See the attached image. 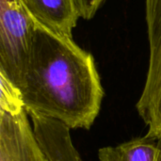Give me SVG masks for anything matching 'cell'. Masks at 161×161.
<instances>
[{
	"label": "cell",
	"mask_w": 161,
	"mask_h": 161,
	"mask_svg": "<svg viewBox=\"0 0 161 161\" xmlns=\"http://www.w3.org/2000/svg\"><path fill=\"white\" fill-rule=\"evenodd\" d=\"M25 109L70 129H90L105 95L93 56L73 38L37 23L30 61L18 86Z\"/></svg>",
	"instance_id": "1"
},
{
	"label": "cell",
	"mask_w": 161,
	"mask_h": 161,
	"mask_svg": "<svg viewBox=\"0 0 161 161\" xmlns=\"http://www.w3.org/2000/svg\"><path fill=\"white\" fill-rule=\"evenodd\" d=\"M36 25L20 0H0V75L17 88L30 61Z\"/></svg>",
	"instance_id": "2"
},
{
	"label": "cell",
	"mask_w": 161,
	"mask_h": 161,
	"mask_svg": "<svg viewBox=\"0 0 161 161\" xmlns=\"http://www.w3.org/2000/svg\"><path fill=\"white\" fill-rule=\"evenodd\" d=\"M149 61L145 84L136 105L147 136L161 138V0H145Z\"/></svg>",
	"instance_id": "3"
},
{
	"label": "cell",
	"mask_w": 161,
	"mask_h": 161,
	"mask_svg": "<svg viewBox=\"0 0 161 161\" xmlns=\"http://www.w3.org/2000/svg\"><path fill=\"white\" fill-rule=\"evenodd\" d=\"M28 117L0 111V161H46Z\"/></svg>",
	"instance_id": "4"
},
{
	"label": "cell",
	"mask_w": 161,
	"mask_h": 161,
	"mask_svg": "<svg viewBox=\"0 0 161 161\" xmlns=\"http://www.w3.org/2000/svg\"><path fill=\"white\" fill-rule=\"evenodd\" d=\"M33 19L48 30L73 38L80 18L75 0H20Z\"/></svg>",
	"instance_id": "5"
},
{
	"label": "cell",
	"mask_w": 161,
	"mask_h": 161,
	"mask_svg": "<svg viewBox=\"0 0 161 161\" xmlns=\"http://www.w3.org/2000/svg\"><path fill=\"white\" fill-rule=\"evenodd\" d=\"M100 161H161V138H135L98 151Z\"/></svg>",
	"instance_id": "6"
},
{
	"label": "cell",
	"mask_w": 161,
	"mask_h": 161,
	"mask_svg": "<svg viewBox=\"0 0 161 161\" xmlns=\"http://www.w3.org/2000/svg\"><path fill=\"white\" fill-rule=\"evenodd\" d=\"M80 18L91 20L94 17L102 3L101 0H75Z\"/></svg>",
	"instance_id": "7"
},
{
	"label": "cell",
	"mask_w": 161,
	"mask_h": 161,
	"mask_svg": "<svg viewBox=\"0 0 161 161\" xmlns=\"http://www.w3.org/2000/svg\"><path fill=\"white\" fill-rule=\"evenodd\" d=\"M105 1H106V0H101V3H102V4H103V3H104V2H105Z\"/></svg>",
	"instance_id": "8"
}]
</instances>
